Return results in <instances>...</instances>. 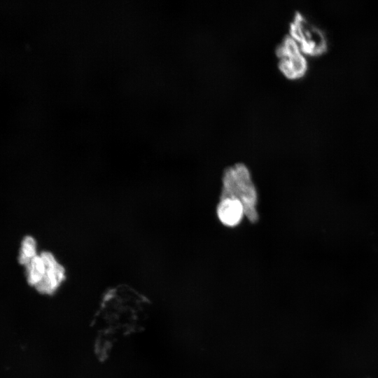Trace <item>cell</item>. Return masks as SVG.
I'll list each match as a JSON object with an SVG mask.
<instances>
[{"instance_id":"cell-6","label":"cell","mask_w":378,"mask_h":378,"mask_svg":"<svg viewBox=\"0 0 378 378\" xmlns=\"http://www.w3.org/2000/svg\"><path fill=\"white\" fill-rule=\"evenodd\" d=\"M216 212L220 221L227 227L237 225L244 216L241 203L231 198L220 200Z\"/></svg>"},{"instance_id":"cell-2","label":"cell","mask_w":378,"mask_h":378,"mask_svg":"<svg viewBox=\"0 0 378 378\" xmlns=\"http://www.w3.org/2000/svg\"><path fill=\"white\" fill-rule=\"evenodd\" d=\"M222 182L220 200L231 198L239 201L248 220L252 223L257 222L258 195L247 167L243 163H237L226 168Z\"/></svg>"},{"instance_id":"cell-5","label":"cell","mask_w":378,"mask_h":378,"mask_svg":"<svg viewBox=\"0 0 378 378\" xmlns=\"http://www.w3.org/2000/svg\"><path fill=\"white\" fill-rule=\"evenodd\" d=\"M46 263V272L36 290L41 294L52 295L56 293L66 279L65 269L49 251L41 253Z\"/></svg>"},{"instance_id":"cell-7","label":"cell","mask_w":378,"mask_h":378,"mask_svg":"<svg viewBox=\"0 0 378 378\" xmlns=\"http://www.w3.org/2000/svg\"><path fill=\"white\" fill-rule=\"evenodd\" d=\"M25 269L27 281L36 290L42 282L46 272V263L41 253L35 256L25 266Z\"/></svg>"},{"instance_id":"cell-8","label":"cell","mask_w":378,"mask_h":378,"mask_svg":"<svg viewBox=\"0 0 378 378\" xmlns=\"http://www.w3.org/2000/svg\"><path fill=\"white\" fill-rule=\"evenodd\" d=\"M37 255L36 241L31 236H26L22 241L18 256L19 263L24 267Z\"/></svg>"},{"instance_id":"cell-1","label":"cell","mask_w":378,"mask_h":378,"mask_svg":"<svg viewBox=\"0 0 378 378\" xmlns=\"http://www.w3.org/2000/svg\"><path fill=\"white\" fill-rule=\"evenodd\" d=\"M148 308V298L127 285L111 288L104 294L92 321L97 329L94 351L99 359L109 356L117 339L143 330Z\"/></svg>"},{"instance_id":"cell-4","label":"cell","mask_w":378,"mask_h":378,"mask_svg":"<svg viewBox=\"0 0 378 378\" xmlns=\"http://www.w3.org/2000/svg\"><path fill=\"white\" fill-rule=\"evenodd\" d=\"M275 52L279 58V69L286 77L297 79L305 74L307 59L298 43L289 34L277 45Z\"/></svg>"},{"instance_id":"cell-3","label":"cell","mask_w":378,"mask_h":378,"mask_svg":"<svg viewBox=\"0 0 378 378\" xmlns=\"http://www.w3.org/2000/svg\"><path fill=\"white\" fill-rule=\"evenodd\" d=\"M289 32L304 54L318 56L327 51L328 43L322 31L308 22L301 13H295Z\"/></svg>"}]
</instances>
